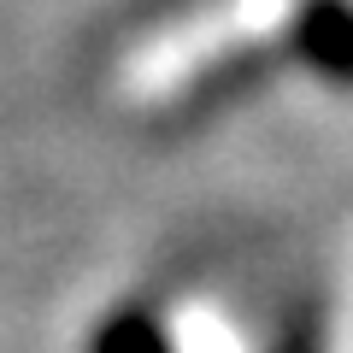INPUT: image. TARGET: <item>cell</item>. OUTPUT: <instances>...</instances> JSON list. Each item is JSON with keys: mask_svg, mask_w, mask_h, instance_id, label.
<instances>
[{"mask_svg": "<svg viewBox=\"0 0 353 353\" xmlns=\"http://www.w3.org/2000/svg\"><path fill=\"white\" fill-rule=\"evenodd\" d=\"M294 48L312 71L353 83V6L341 0H306L301 24H294Z\"/></svg>", "mask_w": 353, "mask_h": 353, "instance_id": "1", "label": "cell"}, {"mask_svg": "<svg viewBox=\"0 0 353 353\" xmlns=\"http://www.w3.org/2000/svg\"><path fill=\"white\" fill-rule=\"evenodd\" d=\"M88 353H171V341H165L159 318H148V312H112V318H101Z\"/></svg>", "mask_w": 353, "mask_h": 353, "instance_id": "2", "label": "cell"}]
</instances>
